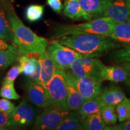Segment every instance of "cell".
Masks as SVG:
<instances>
[{"mask_svg":"<svg viewBox=\"0 0 130 130\" xmlns=\"http://www.w3.org/2000/svg\"><path fill=\"white\" fill-rule=\"evenodd\" d=\"M46 52L56 64L64 70L70 68L77 58L83 56L73 49L61 45L58 40L53 41L48 45Z\"/></svg>","mask_w":130,"mask_h":130,"instance_id":"obj_8","label":"cell"},{"mask_svg":"<svg viewBox=\"0 0 130 130\" xmlns=\"http://www.w3.org/2000/svg\"><path fill=\"white\" fill-rule=\"evenodd\" d=\"M81 129V121L75 111H70L56 130H78Z\"/></svg>","mask_w":130,"mask_h":130,"instance_id":"obj_23","label":"cell"},{"mask_svg":"<svg viewBox=\"0 0 130 130\" xmlns=\"http://www.w3.org/2000/svg\"><path fill=\"white\" fill-rule=\"evenodd\" d=\"M105 129L109 130H130V120L125 122H123L119 124L111 126H106Z\"/></svg>","mask_w":130,"mask_h":130,"instance_id":"obj_34","label":"cell"},{"mask_svg":"<svg viewBox=\"0 0 130 130\" xmlns=\"http://www.w3.org/2000/svg\"><path fill=\"white\" fill-rule=\"evenodd\" d=\"M126 3H127V5H128V7H129L130 9V0H126Z\"/></svg>","mask_w":130,"mask_h":130,"instance_id":"obj_38","label":"cell"},{"mask_svg":"<svg viewBox=\"0 0 130 130\" xmlns=\"http://www.w3.org/2000/svg\"><path fill=\"white\" fill-rule=\"evenodd\" d=\"M116 113L119 122L130 120V100L125 98L116 105Z\"/></svg>","mask_w":130,"mask_h":130,"instance_id":"obj_25","label":"cell"},{"mask_svg":"<svg viewBox=\"0 0 130 130\" xmlns=\"http://www.w3.org/2000/svg\"><path fill=\"white\" fill-rule=\"evenodd\" d=\"M47 4L55 12L60 13L63 9L61 0H47Z\"/></svg>","mask_w":130,"mask_h":130,"instance_id":"obj_33","label":"cell"},{"mask_svg":"<svg viewBox=\"0 0 130 130\" xmlns=\"http://www.w3.org/2000/svg\"><path fill=\"white\" fill-rule=\"evenodd\" d=\"M21 74H22V72H21V68L20 66H13L8 71L6 77H4L3 81V84L13 83L14 80L16 79V78L18 77Z\"/></svg>","mask_w":130,"mask_h":130,"instance_id":"obj_30","label":"cell"},{"mask_svg":"<svg viewBox=\"0 0 130 130\" xmlns=\"http://www.w3.org/2000/svg\"><path fill=\"white\" fill-rule=\"evenodd\" d=\"M121 64H120L121 66L125 69L127 71H129L130 70V62H122L121 63Z\"/></svg>","mask_w":130,"mask_h":130,"instance_id":"obj_36","label":"cell"},{"mask_svg":"<svg viewBox=\"0 0 130 130\" xmlns=\"http://www.w3.org/2000/svg\"><path fill=\"white\" fill-rule=\"evenodd\" d=\"M7 41L0 37V51H9L19 54L17 46Z\"/></svg>","mask_w":130,"mask_h":130,"instance_id":"obj_32","label":"cell"},{"mask_svg":"<svg viewBox=\"0 0 130 130\" xmlns=\"http://www.w3.org/2000/svg\"><path fill=\"white\" fill-rule=\"evenodd\" d=\"M111 58L116 63L130 62V46L115 50L111 53Z\"/></svg>","mask_w":130,"mask_h":130,"instance_id":"obj_28","label":"cell"},{"mask_svg":"<svg viewBox=\"0 0 130 130\" xmlns=\"http://www.w3.org/2000/svg\"><path fill=\"white\" fill-rule=\"evenodd\" d=\"M46 88L53 104L68 108L66 103L67 86L64 69L57 66L55 74L47 83Z\"/></svg>","mask_w":130,"mask_h":130,"instance_id":"obj_5","label":"cell"},{"mask_svg":"<svg viewBox=\"0 0 130 130\" xmlns=\"http://www.w3.org/2000/svg\"><path fill=\"white\" fill-rule=\"evenodd\" d=\"M127 85L129 86V90H130V82H127Z\"/></svg>","mask_w":130,"mask_h":130,"instance_id":"obj_41","label":"cell"},{"mask_svg":"<svg viewBox=\"0 0 130 130\" xmlns=\"http://www.w3.org/2000/svg\"><path fill=\"white\" fill-rule=\"evenodd\" d=\"M44 6L42 5L32 4L26 9L25 17L31 22L40 20L43 15Z\"/></svg>","mask_w":130,"mask_h":130,"instance_id":"obj_26","label":"cell"},{"mask_svg":"<svg viewBox=\"0 0 130 130\" xmlns=\"http://www.w3.org/2000/svg\"><path fill=\"white\" fill-rule=\"evenodd\" d=\"M11 28L14 36V43L18 47L19 56L39 54L46 51L48 42L24 25L18 17L11 0H3Z\"/></svg>","mask_w":130,"mask_h":130,"instance_id":"obj_1","label":"cell"},{"mask_svg":"<svg viewBox=\"0 0 130 130\" xmlns=\"http://www.w3.org/2000/svg\"><path fill=\"white\" fill-rule=\"evenodd\" d=\"M9 128H6V127H4V126H0V130H6V129H9Z\"/></svg>","mask_w":130,"mask_h":130,"instance_id":"obj_37","label":"cell"},{"mask_svg":"<svg viewBox=\"0 0 130 130\" xmlns=\"http://www.w3.org/2000/svg\"><path fill=\"white\" fill-rule=\"evenodd\" d=\"M18 60L22 74L40 82V66L39 57L32 56L31 54L21 56H19Z\"/></svg>","mask_w":130,"mask_h":130,"instance_id":"obj_13","label":"cell"},{"mask_svg":"<svg viewBox=\"0 0 130 130\" xmlns=\"http://www.w3.org/2000/svg\"><path fill=\"white\" fill-rule=\"evenodd\" d=\"M0 37L14 43V36L3 0H0Z\"/></svg>","mask_w":130,"mask_h":130,"instance_id":"obj_21","label":"cell"},{"mask_svg":"<svg viewBox=\"0 0 130 130\" xmlns=\"http://www.w3.org/2000/svg\"><path fill=\"white\" fill-rule=\"evenodd\" d=\"M84 10L92 19L102 17L107 0H79Z\"/></svg>","mask_w":130,"mask_h":130,"instance_id":"obj_19","label":"cell"},{"mask_svg":"<svg viewBox=\"0 0 130 130\" xmlns=\"http://www.w3.org/2000/svg\"><path fill=\"white\" fill-rule=\"evenodd\" d=\"M126 22H128V23H129L130 24V15L128 16V19H127V20H126Z\"/></svg>","mask_w":130,"mask_h":130,"instance_id":"obj_39","label":"cell"},{"mask_svg":"<svg viewBox=\"0 0 130 130\" xmlns=\"http://www.w3.org/2000/svg\"><path fill=\"white\" fill-rule=\"evenodd\" d=\"M115 23L111 19L101 17L77 25H63L57 27L54 37H61L65 36L87 34L100 35L109 37Z\"/></svg>","mask_w":130,"mask_h":130,"instance_id":"obj_3","label":"cell"},{"mask_svg":"<svg viewBox=\"0 0 130 130\" xmlns=\"http://www.w3.org/2000/svg\"><path fill=\"white\" fill-rule=\"evenodd\" d=\"M69 108L52 104L44 108L42 113L38 115L35 122V129L53 130L60 125L69 113Z\"/></svg>","mask_w":130,"mask_h":130,"instance_id":"obj_4","label":"cell"},{"mask_svg":"<svg viewBox=\"0 0 130 130\" xmlns=\"http://www.w3.org/2000/svg\"><path fill=\"white\" fill-rule=\"evenodd\" d=\"M128 73H129V75H130V70L129 71H128ZM126 81H127V82H130V79H128Z\"/></svg>","mask_w":130,"mask_h":130,"instance_id":"obj_40","label":"cell"},{"mask_svg":"<svg viewBox=\"0 0 130 130\" xmlns=\"http://www.w3.org/2000/svg\"><path fill=\"white\" fill-rule=\"evenodd\" d=\"M0 96L9 100H17L21 98L14 89L13 83L3 84L0 89Z\"/></svg>","mask_w":130,"mask_h":130,"instance_id":"obj_29","label":"cell"},{"mask_svg":"<svg viewBox=\"0 0 130 130\" xmlns=\"http://www.w3.org/2000/svg\"><path fill=\"white\" fill-rule=\"evenodd\" d=\"M105 126L101 112L89 115L81 121V129L102 130L105 129Z\"/></svg>","mask_w":130,"mask_h":130,"instance_id":"obj_22","label":"cell"},{"mask_svg":"<svg viewBox=\"0 0 130 130\" xmlns=\"http://www.w3.org/2000/svg\"><path fill=\"white\" fill-rule=\"evenodd\" d=\"M129 77L127 70L122 66H105L104 65L100 72V79L110 81L115 83L126 81Z\"/></svg>","mask_w":130,"mask_h":130,"instance_id":"obj_15","label":"cell"},{"mask_svg":"<svg viewBox=\"0 0 130 130\" xmlns=\"http://www.w3.org/2000/svg\"><path fill=\"white\" fill-rule=\"evenodd\" d=\"M40 62V82L46 87L48 81L55 74L57 65L49 56L46 51L38 54Z\"/></svg>","mask_w":130,"mask_h":130,"instance_id":"obj_14","label":"cell"},{"mask_svg":"<svg viewBox=\"0 0 130 130\" xmlns=\"http://www.w3.org/2000/svg\"><path fill=\"white\" fill-rule=\"evenodd\" d=\"M102 107L103 105L100 95H98L93 98L84 101L83 104L77 110V114L81 121H82L89 115L101 112Z\"/></svg>","mask_w":130,"mask_h":130,"instance_id":"obj_20","label":"cell"},{"mask_svg":"<svg viewBox=\"0 0 130 130\" xmlns=\"http://www.w3.org/2000/svg\"><path fill=\"white\" fill-rule=\"evenodd\" d=\"M58 41L83 56L90 57L101 56L104 53L121 46L120 43L110 37L93 34L65 36L60 37Z\"/></svg>","mask_w":130,"mask_h":130,"instance_id":"obj_2","label":"cell"},{"mask_svg":"<svg viewBox=\"0 0 130 130\" xmlns=\"http://www.w3.org/2000/svg\"><path fill=\"white\" fill-rule=\"evenodd\" d=\"M115 105H104L101 110V115L104 122L107 125H115L118 120V115L115 111Z\"/></svg>","mask_w":130,"mask_h":130,"instance_id":"obj_24","label":"cell"},{"mask_svg":"<svg viewBox=\"0 0 130 130\" xmlns=\"http://www.w3.org/2000/svg\"><path fill=\"white\" fill-rule=\"evenodd\" d=\"M130 9L126 0H107L102 17L111 19L116 23L126 22Z\"/></svg>","mask_w":130,"mask_h":130,"instance_id":"obj_10","label":"cell"},{"mask_svg":"<svg viewBox=\"0 0 130 130\" xmlns=\"http://www.w3.org/2000/svg\"><path fill=\"white\" fill-rule=\"evenodd\" d=\"M102 61L98 58L81 56L71 64V72L78 77H89L101 81L100 72L104 66Z\"/></svg>","mask_w":130,"mask_h":130,"instance_id":"obj_7","label":"cell"},{"mask_svg":"<svg viewBox=\"0 0 130 130\" xmlns=\"http://www.w3.org/2000/svg\"><path fill=\"white\" fill-rule=\"evenodd\" d=\"M15 108L14 104L9 100L3 98L0 99V112L6 113H10Z\"/></svg>","mask_w":130,"mask_h":130,"instance_id":"obj_31","label":"cell"},{"mask_svg":"<svg viewBox=\"0 0 130 130\" xmlns=\"http://www.w3.org/2000/svg\"><path fill=\"white\" fill-rule=\"evenodd\" d=\"M71 74L74 83L84 101L93 98L101 93L102 82L89 77H78L72 72Z\"/></svg>","mask_w":130,"mask_h":130,"instance_id":"obj_11","label":"cell"},{"mask_svg":"<svg viewBox=\"0 0 130 130\" xmlns=\"http://www.w3.org/2000/svg\"><path fill=\"white\" fill-rule=\"evenodd\" d=\"M100 96L103 106L107 105L116 106L126 98L122 89L116 86H110L102 90Z\"/></svg>","mask_w":130,"mask_h":130,"instance_id":"obj_17","label":"cell"},{"mask_svg":"<svg viewBox=\"0 0 130 130\" xmlns=\"http://www.w3.org/2000/svg\"><path fill=\"white\" fill-rule=\"evenodd\" d=\"M25 84L28 100L33 104L43 108L53 104L46 87L40 82L28 77Z\"/></svg>","mask_w":130,"mask_h":130,"instance_id":"obj_9","label":"cell"},{"mask_svg":"<svg viewBox=\"0 0 130 130\" xmlns=\"http://www.w3.org/2000/svg\"><path fill=\"white\" fill-rule=\"evenodd\" d=\"M19 54L9 51H0V69H6L18 60Z\"/></svg>","mask_w":130,"mask_h":130,"instance_id":"obj_27","label":"cell"},{"mask_svg":"<svg viewBox=\"0 0 130 130\" xmlns=\"http://www.w3.org/2000/svg\"><path fill=\"white\" fill-rule=\"evenodd\" d=\"M36 105L24 99L18 106L10 113L9 128H20L30 125L38 116Z\"/></svg>","mask_w":130,"mask_h":130,"instance_id":"obj_6","label":"cell"},{"mask_svg":"<svg viewBox=\"0 0 130 130\" xmlns=\"http://www.w3.org/2000/svg\"><path fill=\"white\" fill-rule=\"evenodd\" d=\"M67 98L66 103L68 108L72 111H77L84 102V99L79 92L73 80L71 71H66Z\"/></svg>","mask_w":130,"mask_h":130,"instance_id":"obj_12","label":"cell"},{"mask_svg":"<svg viewBox=\"0 0 130 130\" xmlns=\"http://www.w3.org/2000/svg\"><path fill=\"white\" fill-rule=\"evenodd\" d=\"M63 13L66 16L74 20L84 19L87 21L93 20L81 7L79 0H64Z\"/></svg>","mask_w":130,"mask_h":130,"instance_id":"obj_16","label":"cell"},{"mask_svg":"<svg viewBox=\"0 0 130 130\" xmlns=\"http://www.w3.org/2000/svg\"><path fill=\"white\" fill-rule=\"evenodd\" d=\"M10 121V113L0 112V126L9 128Z\"/></svg>","mask_w":130,"mask_h":130,"instance_id":"obj_35","label":"cell"},{"mask_svg":"<svg viewBox=\"0 0 130 130\" xmlns=\"http://www.w3.org/2000/svg\"><path fill=\"white\" fill-rule=\"evenodd\" d=\"M109 37L124 46H130V24L127 22H115Z\"/></svg>","mask_w":130,"mask_h":130,"instance_id":"obj_18","label":"cell"}]
</instances>
